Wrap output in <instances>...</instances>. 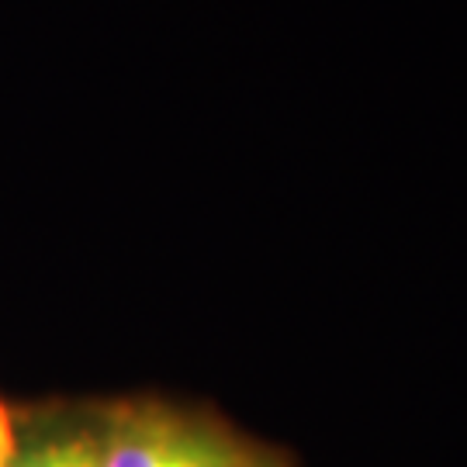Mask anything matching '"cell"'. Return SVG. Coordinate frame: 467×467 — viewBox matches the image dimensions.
<instances>
[{
    "instance_id": "obj_3",
    "label": "cell",
    "mask_w": 467,
    "mask_h": 467,
    "mask_svg": "<svg viewBox=\"0 0 467 467\" xmlns=\"http://www.w3.org/2000/svg\"><path fill=\"white\" fill-rule=\"evenodd\" d=\"M17 447V409L0 399V467L11 464Z\"/></svg>"
},
{
    "instance_id": "obj_1",
    "label": "cell",
    "mask_w": 467,
    "mask_h": 467,
    "mask_svg": "<svg viewBox=\"0 0 467 467\" xmlns=\"http://www.w3.org/2000/svg\"><path fill=\"white\" fill-rule=\"evenodd\" d=\"M104 467H291L212 409L160 395L104 401Z\"/></svg>"
},
{
    "instance_id": "obj_2",
    "label": "cell",
    "mask_w": 467,
    "mask_h": 467,
    "mask_svg": "<svg viewBox=\"0 0 467 467\" xmlns=\"http://www.w3.org/2000/svg\"><path fill=\"white\" fill-rule=\"evenodd\" d=\"M7 467H104V401H42L17 412Z\"/></svg>"
}]
</instances>
